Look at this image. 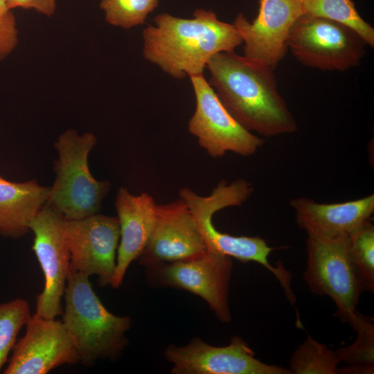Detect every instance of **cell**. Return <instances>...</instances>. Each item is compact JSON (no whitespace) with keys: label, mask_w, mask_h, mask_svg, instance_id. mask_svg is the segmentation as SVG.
<instances>
[{"label":"cell","mask_w":374,"mask_h":374,"mask_svg":"<svg viewBox=\"0 0 374 374\" xmlns=\"http://www.w3.org/2000/svg\"><path fill=\"white\" fill-rule=\"evenodd\" d=\"M339 363L335 350L308 336L294 351L289 370L291 374H336Z\"/></svg>","instance_id":"21"},{"label":"cell","mask_w":374,"mask_h":374,"mask_svg":"<svg viewBox=\"0 0 374 374\" xmlns=\"http://www.w3.org/2000/svg\"><path fill=\"white\" fill-rule=\"evenodd\" d=\"M374 367L345 366L337 368V373L341 374H373Z\"/></svg>","instance_id":"27"},{"label":"cell","mask_w":374,"mask_h":374,"mask_svg":"<svg viewBox=\"0 0 374 374\" xmlns=\"http://www.w3.org/2000/svg\"><path fill=\"white\" fill-rule=\"evenodd\" d=\"M3 374H46L62 365L80 362L62 321L31 316L25 335L17 340Z\"/></svg>","instance_id":"13"},{"label":"cell","mask_w":374,"mask_h":374,"mask_svg":"<svg viewBox=\"0 0 374 374\" xmlns=\"http://www.w3.org/2000/svg\"><path fill=\"white\" fill-rule=\"evenodd\" d=\"M96 142L92 133L79 135L70 129L55 143L58 153L54 166L56 177L46 203L67 220L98 213L110 190V182L96 180L89 168L88 156Z\"/></svg>","instance_id":"5"},{"label":"cell","mask_w":374,"mask_h":374,"mask_svg":"<svg viewBox=\"0 0 374 374\" xmlns=\"http://www.w3.org/2000/svg\"><path fill=\"white\" fill-rule=\"evenodd\" d=\"M253 192L251 184L244 179H238L229 184L220 181L212 193L206 197L196 194L188 187L179 191L191 211L202 233L207 251L233 257L241 262H256L267 269L278 279L285 294L293 305L296 297L291 287V274L283 266L277 267L269 262L268 257L275 249L258 236H234L216 229L212 222L213 214L229 206H240Z\"/></svg>","instance_id":"4"},{"label":"cell","mask_w":374,"mask_h":374,"mask_svg":"<svg viewBox=\"0 0 374 374\" xmlns=\"http://www.w3.org/2000/svg\"><path fill=\"white\" fill-rule=\"evenodd\" d=\"M303 14L301 0H260L252 22L238 14L233 24L244 43V56L274 70L285 55L292 24Z\"/></svg>","instance_id":"15"},{"label":"cell","mask_w":374,"mask_h":374,"mask_svg":"<svg viewBox=\"0 0 374 374\" xmlns=\"http://www.w3.org/2000/svg\"><path fill=\"white\" fill-rule=\"evenodd\" d=\"M290 205L294 210L299 228L308 235L323 238H349L374 213V195L334 204L318 203L310 198H293Z\"/></svg>","instance_id":"16"},{"label":"cell","mask_w":374,"mask_h":374,"mask_svg":"<svg viewBox=\"0 0 374 374\" xmlns=\"http://www.w3.org/2000/svg\"><path fill=\"white\" fill-rule=\"evenodd\" d=\"M206 68L211 73L209 84L244 128L264 137L296 131L297 123L278 90L272 69L234 51L215 54Z\"/></svg>","instance_id":"1"},{"label":"cell","mask_w":374,"mask_h":374,"mask_svg":"<svg viewBox=\"0 0 374 374\" xmlns=\"http://www.w3.org/2000/svg\"><path fill=\"white\" fill-rule=\"evenodd\" d=\"M304 14L328 18L357 31L367 44L374 46V28L357 12L352 0H301Z\"/></svg>","instance_id":"20"},{"label":"cell","mask_w":374,"mask_h":374,"mask_svg":"<svg viewBox=\"0 0 374 374\" xmlns=\"http://www.w3.org/2000/svg\"><path fill=\"white\" fill-rule=\"evenodd\" d=\"M10 10L7 7L6 0H0V17L6 15Z\"/></svg>","instance_id":"28"},{"label":"cell","mask_w":374,"mask_h":374,"mask_svg":"<svg viewBox=\"0 0 374 374\" xmlns=\"http://www.w3.org/2000/svg\"><path fill=\"white\" fill-rule=\"evenodd\" d=\"M18 43L16 19L10 10L0 17V62L15 48Z\"/></svg>","instance_id":"25"},{"label":"cell","mask_w":374,"mask_h":374,"mask_svg":"<svg viewBox=\"0 0 374 374\" xmlns=\"http://www.w3.org/2000/svg\"><path fill=\"white\" fill-rule=\"evenodd\" d=\"M164 357L172 364L173 374H291L289 369L256 359L247 343L236 336L220 347L194 337L184 346H168Z\"/></svg>","instance_id":"11"},{"label":"cell","mask_w":374,"mask_h":374,"mask_svg":"<svg viewBox=\"0 0 374 374\" xmlns=\"http://www.w3.org/2000/svg\"><path fill=\"white\" fill-rule=\"evenodd\" d=\"M367 43L351 27L328 18L303 14L292 24L287 46L302 64L344 71L358 66Z\"/></svg>","instance_id":"6"},{"label":"cell","mask_w":374,"mask_h":374,"mask_svg":"<svg viewBox=\"0 0 374 374\" xmlns=\"http://www.w3.org/2000/svg\"><path fill=\"white\" fill-rule=\"evenodd\" d=\"M348 242V238L308 235L307 267L303 275L312 294L328 296L334 301L335 315L344 323H348L355 314L362 294L350 265Z\"/></svg>","instance_id":"7"},{"label":"cell","mask_w":374,"mask_h":374,"mask_svg":"<svg viewBox=\"0 0 374 374\" xmlns=\"http://www.w3.org/2000/svg\"><path fill=\"white\" fill-rule=\"evenodd\" d=\"M206 251L191 211L179 198L157 205L154 226L139 259V263L148 269L199 257Z\"/></svg>","instance_id":"14"},{"label":"cell","mask_w":374,"mask_h":374,"mask_svg":"<svg viewBox=\"0 0 374 374\" xmlns=\"http://www.w3.org/2000/svg\"><path fill=\"white\" fill-rule=\"evenodd\" d=\"M195 94V112L188 125L199 145L213 158L226 152L249 157L256 153L265 140L240 125L220 102L202 75L190 77Z\"/></svg>","instance_id":"10"},{"label":"cell","mask_w":374,"mask_h":374,"mask_svg":"<svg viewBox=\"0 0 374 374\" xmlns=\"http://www.w3.org/2000/svg\"><path fill=\"white\" fill-rule=\"evenodd\" d=\"M65 232L71 269L88 276L96 275L100 286L112 285L121 236L117 216L96 213L79 220H66Z\"/></svg>","instance_id":"12"},{"label":"cell","mask_w":374,"mask_h":374,"mask_svg":"<svg viewBox=\"0 0 374 374\" xmlns=\"http://www.w3.org/2000/svg\"><path fill=\"white\" fill-rule=\"evenodd\" d=\"M233 262L229 256L207 251L194 258L148 269L153 285L181 289L199 296L222 323H229V286Z\"/></svg>","instance_id":"8"},{"label":"cell","mask_w":374,"mask_h":374,"mask_svg":"<svg viewBox=\"0 0 374 374\" xmlns=\"http://www.w3.org/2000/svg\"><path fill=\"white\" fill-rule=\"evenodd\" d=\"M89 277L70 269L62 321L75 344L80 362L91 366L98 360L115 359L121 355L128 343L125 334L132 320L107 310Z\"/></svg>","instance_id":"3"},{"label":"cell","mask_w":374,"mask_h":374,"mask_svg":"<svg viewBox=\"0 0 374 374\" xmlns=\"http://www.w3.org/2000/svg\"><path fill=\"white\" fill-rule=\"evenodd\" d=\"M350 265L361 292L374 293V225L371 220L354 232L348 242Z\"/></svg>","instance_id":"19"},{"label":"cell","mask_w":374,"mask_h":374,"mask_svg":"<svg viewBox=\"0 0 374 374\" xmlns=\"http://www.w3.org/2000/svg\"><path fill=\"white\" fill-rule=\"evenodd\" d=\"M66 222L61 213L45 203L29 226L35 235L33 249L44 276V289L36 299L38 317L51 319L63 312L61 299L71 269Z\"/></svg>","instance_id":"9"},{"label":"cell","mask_w":374,"mask_h":374,"mask_svg":"<svg viewBox=\"0 0 374 374\" xmlns=\"http://www.w3.org/2000/svg\"><path fill=\"white\" fill-rule=\"evenodd\" d=\"M159 0H101L100 8L106 21L123 28L143 24L148 15L158 6Z\"/></svg>","instance_id":"24"},{"label":"cell","mask_w":374,"mask_h":374,"mask_svg":"<svg viewBox=\"0 0 374 374\" xmlns=\"http://www.w3.org/2000/svg\"><path fill=\"white\" fill-rule=\"evenodd\" d=\"M154 21L143 32V57L178 79L202 75L212 56L242 43L234 25L211 10L197 8L192 19L161 13Z\"/></svg>","instance_id":"2"},{"label":"cell","mask_w":374,"mask_h":374,"mask_svg":"<svg viewBox=\"0 0 374 374\" xmlns=\"http://www.w3.org/2000/svg\"><path fill=\"white\" fill-rule=\"evenodd\" d=\"M49 190L35 179L14 182L0 175V235L15 239L25 235Z\"/></svg>","instance_id":"18"},{"label":"cell","mask_w":374,"mask_h":374,"mask_svg":"<svg viewBox=\"0 0 374 374\" xmlns=\"http://www.w3.org/2000/svg\"><path fill=\"white\" fill-rule=\"evenodd\" d=\"M157 205L147 193L134 195L125 187L118 190L115 206L121 236L113 287L121 285L130 265L145 249L154 226Z\"/></svg>","instance_id":"17"},{"label":"cell","mask_w":374,"mask_h":374,"mask_svg":"<svg viewBox=\"0 0 374 374\" xmlns=\"http://www.w3.org/2000/svg\"><path fill=\"white\" fill-rule=\"evenodd\" d=\"M348 323L357 332V338L351 345L335 350L337 359L346 366L374 367L373 318L357 310Z\"/></svg>","instance_id":"22"},{"label":"cell","mask_w":374,"mask_h":374,"mask_svg":"<svg viewBox=\"0 0 374 374\" xmlns=\"http://www.w3.org/2000/svg\"><path fill=\"white\" fill-rule=\"evenodd\" d=\"M7 7L9 10L22 8L24 9H33L46 16H52L55 11V0H6Z\"/></svg>","instance_id":"26"},{"label":"cell","mask_w":374,"mask_h":374,"mask_svg":"<svg viewBox=\"0 0 374 374\" xmlns=\"http://www.w3.org/2000/svg\"><path fill=\"white\" fill-rule=\"evenodd\" d=\"M31 316L26 299L19 298L0 303V372L8 360L18 333Z\"/></svg>","instance_id":"23"}]
</instances>
